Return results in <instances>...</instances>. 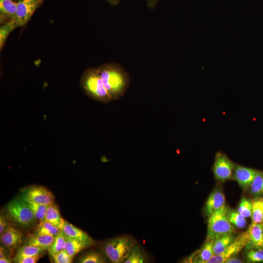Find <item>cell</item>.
Masks as SVG:
<instances>
[{
    "instance_id": "obj_37",
    "label": "cell",
    "mask_w": 263,
    "mask_h": 263,
    "mask_svg": "<svg viewBox=\"0 0 263 263\" xmlns=\"http://www.w3.org/2000/svg\"><path fill=\"white\" fill-rule=\"evenodd\" d=\"M241 260L235 257H230L226 260L225 263H242Z\"/></svg>"
},
{
    "instance_id": "obj_22",
    "label": "cell",
    "mask_w": 263,
    "mask_h": 263,
    "mask_svg": "<svg viewBox=\"0 0 263 263\" xmlns=\"http://www.w3.org/2000/svg\"><path fill=\"white\" fill-rule=\"evenodd\" d=\"M44 251L45 250L41 248L31 245L25 244L18 249L13 261H14L18 259L27 256L37 255H42L44 253Z\"/></svg>"
},
{
    "instance_id": "obj_21",
    "label": "cell",
    "mask_w": 263,
    "mask_h": 263,
    "mask_svg": "<svg viewBox=\"0 0 263 263\" xmlns=\"http://www.w3.org/2000/svg\"><path fill=\"white\" fill-rule=\"evenodd\" d=\"M232 233L222 236L213 242V254L217 255L222 253L234 241Z\"/></svg>"
},
{
    "instance_id": "obj_34",
    "label": "cell",
    "mask_w": 263,
    "mask_h": 263,
    "mask_svg": "<svg viewBox=\"0 0 263 263\" xmlns=\"http://www.w3.org/2000/svg\"><path fill=\"white\" fill-rule=\"evenodd\" d=\"M41 255H37L31 256H27L18 259L14 261L16 263H37Z\"/></svg>"
},
{
    "instance_id": "obj_28",
    "label": "cell",
    "mask_w": 263,
    "mask_h": 263,
    "mask_svg": "<svg viewBox=\"0 0 263 263\" xmlns=\"http://www.w3.org/2000/svg\"><path fill=\"white\" fill-rule=\"evenodd\" d=\"M16 27L15 21L12 19L4 23L0 27V49L2 48L9 34Z\"/></svg>"
},
{
    "instance_id": "obj_36",
    "label": "cell",
    "mask_w": 263,
    "mask_h": 263,
    "mask_svg": "<svg viewBox=\"0 0 263 263\" xmlns=\"http://www.w3.org/2000/svg\"><path fill=\"white\" fill-rule=\"evenodd\" d=\"M159 0H147V6L151 9L155 7Z\"/></svg>"
},
{
    "instance_id": "obj_26",
    "label": "cell",
    "mask_w": 263,
    "mask_h": 263,
    "mask_svg": "<svg viewBox=\"0 0 263 263\" xmlns=\"http://www.w3.org/2000/svg\"><path fill=\"white\" fill-rule=\"evenodd\" d=\"M61 230L53 224L43 220L40 221L36 229V233L56 236Z\"/></svg>"
},
{
    "instance_id": "obj_25",
    "label": "cell",
    "mask_w": 263,
    "mask_h": 263,
    "mask_svg": "<svg viewBox=\"0 0 263 263\" xmlns=\"http://www.w3.org/2000/svg\"><path fill=\"white\" fill-rule=\"evenodd\" d=\"M252 222L262 224L263 223V202L262 198L252 202Z\"/></svg>"
},
{
    "instance_id": "obj_20",
    "label": "cell",
    "mask_w": 263,
    "mask_h": 263,
    "mask_svg": "<svg viewBox=\"0 0 263 263\" xmlns=\"http://www.w3.org/2000/svg\"><path fill=\"white\" fill-rule=\"evenodd\" d=\"M106 256L104 253L99 251L92 250L82 254L78 260L80 263H106Z\"/></svg>"
},
{
    "instance_id": "obj_17",
    "label": "cell",
    "mask_w": 263,
    "mask_h": 263,
    "mask_svg": "<svg viewBox=\"0 0 263 263\" xmlns=\"http://www.w3.org/2000/svg\"><path fill=\"white\" fill-rule=\"evenodd\" d=\"M213 242L211 240H206L202 248L199 251L198 256L189 257L188 262L207 263L214 255Z\"/></svg>"
},
{
    "instance_id": "obj_8",
    "label": "cell",
    "mask_w": 263,
    "mask_h": 263,
    "mask_svg": "<svg viewBox=\"0 0 263 263\" xmlns=\"http://www.w3.org/2000/svg\"><path fill=\"white\" fill-rule=\"evenodd\" d=\"M234 168L233 163L226 155L221 152H217L213 166V171L217 180L224 182L230 178Z\"/></svg>"
},
{
    "instance_id": "obj_10",
    "label": "cell",
    "mask_w": 263,
    "mask_h": 263,
    "mask_svg": "<svg viewBox=\"0 0 263 263\" xmlns=\"http://www.w3.org/2000/svg\"><path fill=\"white\" fill-rule=\"evenodd\" d=\"M62 230L66 236L83 243L88 247L95 243L87 233L67 221Z\"/></svg>"
},
{
    "instance_id": "obj_1",
    "label": "cell",
    "mask_w": 263,
    "mask_h": 263,
    "mask_svg": "<svg viewBox=\"0 0 263 263\" xmlns=\"http://www.w3.org/2000/svg\"><path fill=\"white\" fill-rule=\"evenodd\" d=\"M109 96L113 100L122 97L130 84L129 74L120 65L108 63L97 68Z\"/></svg>"
},
{
    "instance_id": "obj_15",
    "label": "cell",
    "mask_w": 263,
    "mask_h": 263,
    "mask_svg": "<svg viewBox=\"0 0 263 263\" xmlns=\"http://www.w3.org/2000/svg\"><path fill=\"white\" fill-rule=\"evenodd\" d=\"M149 257L143 247L137 243L131 248L124 263H148Z\"/></svg>"
},
{
    "instance_id": "obj_2",
    "label": "cell",
    "mask_w": 263,
    "mask_h": 263,
    "mask_svg": "<svg viewBox=\"0 0 263 263\" xmlns=\"http://www.w3.org/2000/svg\"><path fill=\"white\" fill-rule=\"evenodd\" d=\"M81 86L91 99L103 103L112 101L105 89L97 68H88L83 73Z\"/></svg>"
},
{
    "instance_id": "obj_39",
    "label": "cell",
    "mask_w": 263,
    "mask_h": 263,
    "mask_svg": "<svg viewBox=\"0 0 263 263\" xmlns=\"http://www.w3.org/2000/svg\"><path fill=\"white\" fill-rule=\"evenodd\" d=\"M107 0L111 5L115 6L117 5L121 0Z\"/></svg>"
},
{
    "instance_id": "obj_41",
    "label": "cell",
    "mask_w": 263,
    "mask_h": 263,
    "mask_svg": "<svg viewBox=\"0 0 263 263\" xmlns=\"http://www.w3.org/2000/svg\"><path fill=\"white\" fill-rule=\"evenodd\" d=\"M262 232H263V223H262Z\"/></svg>"
},
{
    "instance_id": "obj_24",
    "label": "cell",
    "mask_w": 263,
    "mask_h": 263,
    "mask_svg": "<svg viewBox=\"0 0 263 263\" xmlns=\"http://www.w3.org/2000/svg\"><path fill=\"white\" fill-rule=\"evenodd\" d=\"M66 244V236L61 230L55 236L54 241L48 251L51 257L54 254L65 249Z\"/></svg>"
},
{
    "instance_id": "obj_40",
    "label": "cell",
    "mask_w": 263,
    "mask_h": 263,
    "mask_svg": "<svg viewBox=\"0 0 263 263\" xmlns=\"http://www.w3.org/2000/svg\"><path fill=\"white\" fill-rule=\"evenodd\" d=\"M5 255L4 248L2 246H0V258L4 256Z\"/></svg>"
},
{
    "instance_id": "obj_35",
    "label": "cell",
    "mask_w": 263,
    "mask_h": 263,
    "mask_svg": "<svg viewBox=\"0 0 263 263\" xmlns=\"http://www.w3.org/2000/svg\"><path fill=\"white\" fill-rule=\"evenodd\" d=\"M8 226L5 217L1 214L0 216V235H2Z\"/></svg>"
},
{
    "instance_id": "obj_23",
    "label": "cell",
    "mask_w": 263,
    "mask_h": 263,
    "mask_svg": "<svg viewBox=\"0 0 263 263\" xmlns=\"http://www.w3.org/2000/svg\"><path fill=\"white\" fill-rule=\"evenodd\" d=\"M87 247H88L83 243L66 236V244L64 250L72 259L79 252Z\"/></svg>"
},
{
    "instance_id": "obj_38",
    "label": "cell",
    "mask_w": 263,
    "mask_h": 263,
    "mask_svg": "<svg viewBox=\"0 0 263 263\" xmlns=\"http://www.w3.org/2000/svg\"><path fill=\"white\" fill-rule=\"evenodd\" d=\"M11 261L10 259L7 257L6 255H4L2 257L0 258V263H10Z\"/></svg>"
},
{
    "instance_id": "obj_32",
    "label": "cell",
    "mask_w": 263,
    "mask_h": 263,
    "mask_svg": "<svg viewBox=\"0 0 263 263\" xmlns=\"http://www.w3.org/2000/svg\"><path fill=\"white\" fill-rule=\"evenodd\" d=\"M252 202L247 198H243L239 204L238 211L245 218L251 216Z\"/></svg>"
},
{
    "instance_id": "obj_29",
    "label": "cell",
    "mask_w": 263,
    "mask_h": 263,
    "mask_svg": "<svg viewBox=\"0 0 263 263\" xmlns=\"http://www.w3.org/2000/svg\"><path fill=\"white\" fill-rule=\"evenodd\" d=\"M26 203L37 219L40 221L44 220L48 206L33 202Z\"/></svg>"
},
{
    "instance_id": "obj_18",
    "label": "cell",
    "mask_w": 263,
    "mask_h": 263,
    "mask_svg": "<svg viewBox=\"0 0 263 263\" xmlns=\"http://www.w3.org/2000/svg\"><path fill=\"white\" fill-rule=\"evenodd\" d=\"M44 220L53 224L60 230H62L66 222L61 217L58 207L54 202L48 206Z\"/></svg>"
},
{
    "instance_id": "obj_11",
    "label": "cell",
    "mask_w": 263,
    "mask_h": 263,
    "mask_svg": "<svg viewBox=\"0 0 263 263\" xmlns=\"http://www.w3.org/2000/svg\"><path fill=\"white\" fill-rule=\"evenodd\" d=\"M246 233L247 238L246 247L249 249L263 248L262 224L252 222Z\"/></svg>"
},
{
    "instance_id": "obj_4",
    "label": "cell",
    "mask_w": 263,
    "mask_h": 263,
    "mask_svg": "<svg viewBox=\"0 0 263 263\" xmlns=\"http://www.w3.org/2000/svg\"><path fill=\"white\" fill-rule=\"evenodd\" d=\"M229 211L225 205L208 216L206 240L214 241L222 236L233 233L234 228L228 219Z\"/></svg>"
},
{
    "instance_id": "obj_5",
    "label": "cell",
    "mask_w": 263,
    "mask_h": 263,
    "mask_svg": "<svg viewBox=\"0 0 263 263\" xmlns=\"http://www.w3.org/2000/svg\"><path fill=\"white\" fill-rule=\"evenodd\" d=\"M7 211L12 219L21 225H32L37 219L27 203L21 198L11 201Z\"/></svg>"
},
{
    "instance_id": "obj_30",
    "label": "cell",
    "mask_w": 263,
    "mask_h": 263,
    "mask_svg": "<svg viewBox=\"0 0 263 263\" xmlns=\"http://www.w3.org/2000/svg\"><path fill=\"white\" fill-rule=\"evenodd\" d=\"M245 218L241 214L238 210H229L228 213V219L232 225L238 228L244 227L246 224Z\"/></svg>"
},
{
    "instance_id": "obj_14",
    "label": "cell",
    "mask_w": 263,
    "mask_h": 263,
    "mask_svg": "<svg viewBox=\"0 0 263 263\" xmlns=\"http://www.w3.org/2000/svg\"><path fill=\"white\" fill-rule=\"evenodd\" d=\"M225 205L224 194L219 190L213 191L209 196L206 203L205 212L208 217Z\"/></svg>"
},
{
    "instance_id": "obj_43",
    "label": "cell",
    "mask_w": 263,
    "mask_h": 263,
    "mask_svg": "<svg viewBox=\"0 0 263 263\" xmlns=\"http://www.w3.org/2000/svg\"><path fill=\"white\" fill-rule=\"evenodd\" d=\"M262 199H263V198H262Z\"/></svg>"
},
{
    "instance_id": "obj_9",
    "label": "cell",
    "mask_w": 263,
    "mask_h": 263,
    "mask_svg": "<svg viewBox=\"0 0 263 263\" xmlns=\"http://www.w3.org/2000/svg\"><path fill=\"white\" fill-rule=\"evenodd\" d=\"M247 244L246 231L236 239L221 254L214 255L207 263H223L227 259L241 251Z\"/></svg>"
},
{
    "instance_id": "obj_42",
    "label": "cell",
    "mask_w": 263,
    "mask_h": 263,
    "mask_svg": "<svg viewBox=\"0 0 263 263\" xmlns=\"http://www.w3.org/2000/svg\"><path fill=\"white\" fill-rule=\"evenodd\" d=\"M18 0V1H19L20 0Z\"/></svg>"
},
{
    "instance_id": "obj_3",
    "label": "cell",
    "mask_w": 263,
    "mask_h": 263,
    "mask_svg": "<svg viewBox=\"0 0 263 263\" xmlns=\"http://www.w3.org/2000/svg\"><path fill=\"white\" fill-rule=\"evenodd\" d=\"M137 243L131 236L121 235L105 241L102 250L111 262L123 263L131 248Z\"/></svg>"
},
{
    "instance_id": "obj_12",
    "label": "cell",
    "mask_w": 263,
    "mask_h": 263,
    "mask_svg": "<svg viewBox=\"0 0 263 263\" xmlns=\"http://www.w3.org/2000/svg\"><path fill=\"white\" fill-rule=\"evenodd\" d=\"M258 170L237 165L234 167V176L239 185L247 188L250 187Z\"/></svg>"
},
{
    "instance_id": "obj_19",
    "label": "cell",
    "mask_w": 263,
    "mask_h": 263,
    "mask_svg": "<svg viewBox=\"0 0 263 263\" xmlns=\"http://www.w3.org/2000/svg\"><path fill=\"white\" fill-rule=\"evenodd\" d=\"M55 237L38 233L31 235L27 238L26 244L31 245L48 250L52 244Z\"/></svg>"
},
{
    "instance_id": "obj_13",
    "label": "cell",
    "mask_w": 263,
    "mask_h": 263,
    "mask_svg": "<svg viewBox=\"0 0 263 263\" xmlns=\"http://www.w3.org/2000/svg\"><path fill=\"white\" fill-rule=\"evenodd\" d=\"M22 237V233L19 229L8 226L3 233L0 235V241L5 246L13 248L19 244Z\"/></svg>"
},
{
    "instance_id": "obj_6",
    "label": "cell",
    "mask_w": 263,
    "mask_h": 263,
    "mask_svg": "<svg viewBox=\"0 0 263 263\" xmlns=\"http://www.w3.org/2000/svg\"><path fill=\"white\" fill-rule=\"evenodd\" d=\"M26 202H33L48 206L53 203L54 196L46 188L41 186H32L23 191L20 197Z\"/></svg>"
},
{
    "instance_id": "obj_33",
    "label": "cell",
    "mask_w": 263,
    "mask_h": 263,
    "mask_svg": "<svg viewBox=\"0 0 263 263\" xmlns=\"http://www.w3.org/2000/svg\"><path fill=\"white\" fill-rule=\"evenodd\" d=\"M51 257L55 263H71L73 260L65 250L54 254Z\"/></svg>"
},
{
    "instance_id": "obj_7",
    "label": "cell",
    "mask_w": 263,
    "mask_h": 263,
    "mask_svg": "<svg viewBox=\"0 0 263 263\" xmlns=\"http://www.w3.org/2000/svg\"><path fill=\"white\" fill-rule=\"evenodd\" d=\"M42 0H20L18 1L15 16L13 20L17 27L25 25Z\"/></svg>"
},
{
    "instance_id": "obj_31",
    "label": "cell",
    "mask_w": 263,
    "mask_h": 263,
    "mask_svg": "<svg viewBox=\"0 0 263 263\" xmlns=\"http://www.w3.org/2000/svg\"><path fill=\"white\" fill-rule=\"evenodd\" d=\"M246 254L247 260L252 263L263 262V248H250Z\"/></svg>"
},
{
    "instance_id": "obj_16",
    "label": "cell",
    "mask_w": 263,
    "mask_h": 263,
    "mask_svg": "<svg viewBox=\"0 0 263 263\" xmlns=\"http://www.w3.org/2000/svg\"><path fill=\"white\" fill-rule=\"evenodd\" d=\"M17 2L13 0H0V23L12 20L15 16Z\"/></svg>"
},
{
    "instance_id": "obj_27",
    "label": "cell",
    "mask_w": 263,
    "mask_h": 263,
    "mask_svg": "<svg viewBox=\"0 0 263 263\" xmlns=\"http://www.w3.org/2000/svg\"><path fill=\"white\" fill-rule=\"evenodd\" d=\"M250 188L252 194L256 196L263 195V171H257Z\"/></svg>"
}]
</instances>
